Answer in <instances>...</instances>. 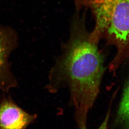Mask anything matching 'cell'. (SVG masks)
Segmentation results:
<instances>
[{
    "mask_svg": "<svg viewBox=\"0 0 129 129\" xmlns=\"http://www.w3.org/2000/svg\"><path fill=\"white\" fill-rule=\"evenodd\" d=\"M115 123L120 128L129 129V78L124 86Z\"/></svg>",
    "mask_w": 129,
    "mask_h": 129,
    "instance_id": "5b68a950",
    "label": "cell"
},
{
    "mask_svg": "<svg viewBox=\"0 0 129 129\" xmlns=\"http://www.w3.org/2000/svg\"><path fill=\"white\" fill-rule=\"evenodd\" d=\"M37 118L20 107L10 96L3 94L0 98V129H24Z\"/></svg>",
    "mask_w": 129,
    "mask_h": 129,
    "instance_id": "277c9868",
    "label": "cell"
},
{
    "mask_svg": "<svg viewBox=\"0 0 129 129\" xmlns=\"http://www.w3.org/2000/svg\"><path fill=\"white\" fill-rule=\"evenodd\" d=\"M75 11H90L95 24L90 32L91 41L104 39L117 49L110 62V72L115 75L120 66L129 58V0H70Z\"/></svg>",
    "mask_w": 129,
    "mask_h": 129,
    "instance_id": "7a4b0ae2",
    "label": "cell"
},
{
    "mask_svg": "<svg viewBox=\"0 0 129 129\" xmlns=\"http://www.w3.org/2000/svg\"><path fill=\"white\" fill-rule=\"evenodd\" d=\"M18 44L16 30L0 23V98L3 94L18 86L17 79L11 71L9 58Z\"/></svg>",
    "mask_w": 129,
    "mask_h": 129,
    "instance_id": "3957f363",
    "label": "cell"
},
{
    "mask_svg": "<svg viewBox=\"0 0 129 129\" xmlns=\"http://www.w3.org/2000/svg\"><path fill=\"white\" fill-rule=\"evenodd\" d=\"M86 11H75L68 40L49 72L46 87L51 93L68 89L78 128H87L88 115L100 91L104 74V58L99 43L93 42L86 26Z\"/></svg>",
    "mask_w": 129,
    "mask_h": 129,
    "instance_id": "6da1fadb",
    "label": "cell"
}]
</instances>
